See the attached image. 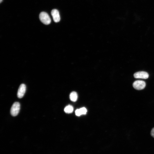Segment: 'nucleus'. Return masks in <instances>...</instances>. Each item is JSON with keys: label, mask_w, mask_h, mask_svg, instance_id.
<instances>
[{"label": "nucleus", "mask_w": 154, "mask_h": 154, "mask_svg": "<svg viewBox=\"0 0 154 154\" xmlns=\"http://www.w3.org/2000/svg\"><path fill=\"white\" fill-rule=\"evenodd\" d=\"M75 113L76 115L78 116H79L82 115L80 109H77L76 110Z\"/></svg>", "instance_id": "obj_10"}, {"label": "nucleus", "mask_w": 154, "mask_h": 154, "mask_svg": "<svg viewBox=\"0 0 154 154\" xmlns=\"http://www.w3.org/2000/svg\"><path fill=\"white\" fill-rule=\"evenodd\" d=\"M20 108V103L18 102H15L12 105L11 109V114L13 116H17L19 113Z\"/></svg>", "instance_id": "obj_2"}, {"label": "nucleus", "mask_w": 154, "mask_h": 154, "mask_svg": "<svg viewBox=\"0 0 154 154\" xmlns=\"http://www.w3.org/2000/svg\"><path fill=\"white\" fill-rule=\"evenodd\" d=\"M73 110V106L70 105H68L66 106L64 109V111L65 112L68 114L72 113Z\"/></svg>", "instance_id": "obj_8"}, {"label": "nucleus", "mask_w": 154, "mask_h": 154, "mask_svg": "<svg viewBox=\"0 0 154 154\" xmlns=\"http://www.w3.org/2000/svg\"><path fill=\"white\" fill-rule=\"evenodd\" d=\"M3 0H0V2L1 3L2 1Z\"/></svg>", "instance_id": "obj_12"}, {"label": "nucleus", "mask_w": 154, "mask_h": 154, "mask_svg": "<svg viewBox=\"0 0 154 154\" xmlns=\"http://www.w3.org/2000/svg\"><path fill=\"white\" fill-rule=\"evenodd\" d=\"M51 15L54 21L56 23L59 22L60 20V17L58 11L56 9H53L51 11Z\"/></svg>", "instance_id": "obj_6"}, {"label": "nucleus", "mask_w": 154, "mask_h": 154, "mask_svg": "<svg viewBox=\"0 0 154 154\" xmlns=\"http://www.w3.org/2000/svg\"><path fill=\"white\" fill-rule=\"evenodd\" d=\"M148 73L144 71H139L135 73L134 77L136 78L147 79L149 77Z\"/></svg>", "instance_id": "obj_4"}, {"label": "nucleus", "mask_w": 154, "mask_h": 154, "mask_svg": "<svg viewBox=\"0 0 154 154\" xmlns=\"http://www.w3.org/2000/svg\"><path fill=\"white\" fill-rule=\"evenodd\" d=\"M70 100L73 102L76 101L78 98V95L77 93L75 92H72L70 95Z\"/></svg>", "instance_id": "obj_7"}, {"label": "nucleus", "mask_w": 154, "mask_h": 154, "mask_svg": "<svg viewBox=\"0 0 154 154\" xmlns=\"http://www.w3.org/2000/svg\"><path fill=\"white\" fill-rule=\"evenodd\" d=\"M145 82L142 80L135 81L133 84V87L135 89L138 90L143 89L145 88Z\"/></svg>", "instance_id": "obj_3"}, {"label": "nucleus", "mask_w": 154, "mask_h": 154, "mask_svg": "<svg viewBox=\"0 0 154 154\" xmlns=\"http://www.w3.org/2000/svg\"><path fill=\"white\" fill-rule=\"evenodd\" d=\"M82 114H86L87 110L86 108L84 107H83L80 109Z\"/></svg>", "instance_id": "obj_9"}, {"label": "nucleus", "mask_w": 154, "mask_h": 154, "mask_svg": "<svg viewBox=\"0 0 154 154\" xmlns=\"http://www.w3.org/2000/svg\"><path fill=\"white\" fill-rule=\"evenodd\" d=\"M26 90V86L24 84H21L19 88L17 96L19 98H21L24 96Z\"/></svg>", "instance_id": "obj_5"}, {"label": "nucleus", "mask_w": 154, "mask_h": 154, "mask_svg": "<svg viewBox=\"0 0 154 154\" xmlns=\"http://www.w3.org/2000/svg\"><path fill=\"white\" fill-rule=\"evenodd\" d=\"M151 136L154 138V127L153 128L151 129Z\"/></svg>", "instance_id": "obj_11"}, {"label": "nucleus", "mask_w": 154, "mask_h": 154, "mask_svg": "<svg viewBox=\"0 0 154 154\" xmlns=\"http://www.w3.org/2000/svg\"><path fill=\"white\" fill-rule=\"evenodd\" d=\"M39 17L40 21L45 25H48L51 23V20L49 15L45 12L40 13Z\"/></svg>", "instance_id": "obj_1"}]
</instances>
